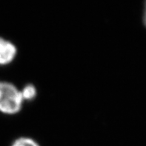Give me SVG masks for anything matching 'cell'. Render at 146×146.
Listing matches in <instances>:
<instances>
[{"instance_id":"1","label":"cell","mask_w":146,"mask_h":146,"mask_svg":"<svg viewBox=\"0 0 146 146\" xmlns=\"http://www.w3.org/2000/svg\"><path fill=\"white\" fill-rule=\"evenodd\" d=\"M24 100L21 90L9 82L0 81V112L14 115L21 111Z\"/></svg>"},{"instance_id":"2","label":"cell","mask_w":146,"mask_h":146,"mask_svg":"<svg viewBox=\"0 0 146 146\" xmlns=\"http://www.w3.org/2000/svg\"><path fill=\"white\" fill-rule=\"evenodd\" d=\"M17 48L13 42L0 36V66L7 65L14 60Z\"/></svg>"},{"instance_id":"3","label":"cell","mask_w":146,"mask_h":146,"mask_svg":"<svg viewBox=\"0 0 146 146\" xmlns=\"http://www.w3.org/2000/svg\"><path fill=\"white\" fill-rule=\"evenodd\" d=\"M21 94L23 100L25 101H30L35 98L36 96L37 91L36 87L31 84H28L25 85L23 88L21 90Z\"/></svg>"},{"instance_id":"4","label":"cell","mask_w":146,"mask_h":146,"mask_svg":"<svg viewBox=\"0 0 146 146\" xmlns=\"http://www.w3.org/2000/svg\"><path fill=\"white\" fill-rule=\"evenodd\" d=\"M11 146H39V145L30 137H20L16 139Z\"/></svg>"},{"instance_id":"5","label":"cell","mask_w":146,"mask_h":146,"mask_svg":"<svg viewBox=\"0 0 146 146\" xmlns=\"http://www.w3.org/2000/svg\"><path fill=\"white\" fill-rule=\"evenodd\" d=\"M143 22H144L145 25L146 26V0L145 1L144 12H143Z\"/></svg>"}]
</instances>
